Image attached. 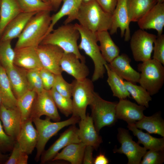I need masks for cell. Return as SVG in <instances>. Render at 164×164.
<instances>
[{
	"mask_svg": "<svg viewBox=\"0 0 164 164\" xmlns=\"http://www.w3.org/2000/svg\"><path fill=\"white\" fill-rule=\"evenodd\" d=\"M112 14L104 10L96 0L82 2L75 16L81 26L93 32L110 30Z\"/></svg>",
	"mask_w": 164,
	"mask_h": 164,
	"instance_id": "cell-1",
	"label": "cell"
},
{
	"mask_svg": "<svg viewBox=\"0 0 164 164\" xmlns=\"http://www.w3.org/2000/svg\"><path fill=\"white\" fill-rule=\"evenodd\" d=\"M50 11L38 12L29 21L18 38L15 48L37 47L46 36L51 22Z\"/></svg>",
	"mask_w": 164,
	"mask_h": 164,
	"instance_id": "cell-2",
	"label": "cell"
},
{
	"mask_svg": "<svg viewBox=\"0 0 164 164\" xmlns=\"http://www.w3.org/2000/svg\"><path fill=\"white\" fill-rule=\"evenodd\" d=\"M80 37V33L74 25L64 24L47 34L40 44L56 45L64 52L73 53L81 62H85V57L80 53L77 44Z\"/></svg>",
	"mask_w": 164,
	"mask_h": 164,
	"instance_id": "cell-3",
	"label": "cell"
},
{
	"mask_svg": "<svg viewBox=\"0 0 164 164\" xmlns=\"http://www.w3.org/2000/svg\"><path fill=\"white\" fill-rule=\"evenodd\" d=\"M74 25L80 37V42L78 45L79 50H83L93 61L94 70L91 80L95 81L104 77L106 72L104 65L107 63L103 57L97 45L96 32L88 30L79 24Z\"/></svg>",
	"mask_w": 164,
	"mask_h": 164,
	"instance_id": "cell-4",
	"label": "cell"
},
{
	"mask_svg": "<svg viewBox=\"0 0 164 164\" xmlns=\"http://www.w3.org/2000/svg\"><path fill=\"white\" fill-rule=\"evenodd\" d=\"M32 119L36 126L38 133V140L36 147V153L35 160L38 162L44 151L46 144L49 139L63 128L75 125L79 122L80 119L72 115L67 120L54 122H52L51 119L47 117L44 119L40 118H34Z\"/></svg>",
	"mask_w": 164,
	"mask_h": 164,
	"instance_id": "cell-5",
	"label": "cell"
},
{
	"mask_svg": "<svg viewBox=\"0 0 164 164\" xmlns=\"http://www.w3.org/2000/svg\"><path fill=\"white\" fill-rule=\"evenodd\" d=\"M141 72L138 83L151 96L157 93L164 82V67L157 60L150 59L138 65Z\"/></svg>",
	"mask_w": 164,
	"mask_h": 164,
	"instance_id": "cell-6",
	"label": "cell"
},
{
	"mask_svg": "<svg viewBox=\"0 0 164 164\" xmlns=\"http://www.w3.org/2000/svg\"><path fill=\"white\" fill-rule=\"evenodd\" d=\"M91 80L86 78L81 80L75 79L72 84L73 105L72 115L85 118L87 106L92 102L94 95V86Z\"/></svg>",
	"mask_w": 164,
	"mask_h": 164,
	"instance_id": "cell-7",
	"label": "cell"
},
{
	"mask_svg": "<svg viewBox=\"0 0 164 164\" xmlns=\"http://www.w3.org/2000/svg\"><path fill=\"white\" fill-rule=\"evenodd\" d=\"M116 102L103 99L95 92L93 100L90 105L91 110V116L98 133L103 127L111 126L116 121Z\"/></svg>",
	"mask_w": 164,
	"mask_h": 164,
	"instance_id": "cell-8",
	"label": "cell"
},
{
	"mask_svg": "<svg viewBox=\"0 0 164 164\" xmlns=\"http://www.w3.org/2000/svg\"><path fill=\"white\" fill-rule=\"evenodd\" d=\"M156 37L141 29L134 32L130 39V46L135 61L143 62L151 59L153 44Z\"/></svg>",
	"mask_w": 164,
	"mask_h": 164,
	"instance_id": "cell-9",
	"label": "cell"
},
{
	"mask_svg": "<svg viewBox=\"0 0 164 164\" xmlns=\"http://www.w3.org/2000/svg\"><path fill=\"white\" fill-rule=\"evenodd\" d=\"M118 130L117 138L121 146L114 149V153L125 155L128 159V164H140L147 150L133 140L128 130L119 128Z\"/></svg>",
	"mask_w": 164,
	"mask_h": 164,
	"instance_id": "cell-10",
	"label": "cell"
},
{
	"mask_svg": "<svg viewBox=\"0 0 164 164\" xmlns=\"http://www.w3.org/2000/svg\"><path fill=\"white\" fill-rule=\"evenodd\" d=\"M45 115L54 121L60 120L57 108L50 90L45 89L37 94L33 105L30 118H39Z\"/></svg>",
	"mask_w": 164,
	"mask_h": 164,
	"instance_id": "cell-11",
	"label": "cell"
},
{
	"mask_svg": "<svg viewBox=\"0 0 164 164\" xmlns=\"http://www.w3.org/2000/svg\"><path fill=\"white\" fill-rule=\"evenodd\" d=\"M36 49L43 67L55 74H61L63 71L60 62L63 50L56 45L50 44H40Z\"/></svg>",
	"mask_w": 164,
	"mask_h": 164,
	"instance_id": "cell-12",
	"label": "cell"
},
{
	"mask_svg": "<svg viewBox=\"0 0 164 164\" xmlns=\"http://www.w3.org/2000/svg\"><path fill=\"white\" fill-rule=\"evenodd\" d=\"M117 4L112 15V23L109 33L113 35L121 30V36L128 41L131 38L129 24L130 22L128 7V0H117Z\"/></svg>",
	"mask_w": 164,
	"mask_h": 164,
	"instance_id": "cell-13",
	"label": "cell"
},
{
	"mask_svg": "<svg viewBox=\"0 0 164 164\" xmlns=\"http://www.w3.org/2000/svg\"><path fill=\"white\" fill-rule=\"evenodd\" d=\"M80 142L78 135V128L75 125H71L61 134L59 138L47 150L44 151L40 159L41 163L52 161L60 150L67 145Z\"/></svg>",
	"mask_w": 164,
	"mask_h": 164,
	"instance_id": "cell-14",
	"label": "cell"
},
{
	"mask_svg": "<svg viewBox=\"0 0 164 164\" xmlns=\"http://www.w3.org/2000/svg\"><path fill=\"white\" fill-rule=\"evenodd\" d=\"M140 29H154L162 34L164 26V3H157L137 22Z\"/></svg>",
	"mask_w": 164,
	"mask_h": 164,
	"instance_id": "cell-15",
	"label": "cell"
},
{
	"mask_svg": "<svg viewBox=\"0 0 164 164\" xmlns=\"http://www.w3.org/2000/svg\"><path fill=\"white\" fill-rule=\"evenodd\" d=\"M0 119L6 134L16 141L22 125L21 115L18 107L8 108L1 103Z\"/></svg>",
	"mask_w": 164,
	"mask_h": 164,
	"instance_id": "cell-16",
	"label": "cell"
},
{
	"mask_svg": "<svg viewBox=\"0 0 164 164\" xmlns=\"http://www.w3.org/2000/svg\"><path fill=\"white\" fill-rule=\"evenodd\" d=\"M60 65L63 72H65L77 80L87 78L90 73L85 62H81L76 55L72 53L64 52Z\"/></svg>",
	"mask_w": 164,
	"mask_h": 164,
	"instance_id": "cell-17",
	"label": "cell"
},
{
	"mask_svg": "<svg viewBox=\"0 0 164 164\" xmlns=\"http://www.w3.org/2000/svg\"><path fill=\"white\" fill-rule=\"evenodd\" d=\"M144 106L138 105L126 99H119L117 103L116 115L117 119L122 120L128 124L135 123L145 116Z\"/></svg>",
	"mask_w": 164,
	"mask_h": 164,
	"instance_id": "cell-18",
	"label": "cell"
},
{
	"mask_svg": "<svg viewBox=\"0 0 164 164\" xmlns=\"http://www.w3.org/2000/svg\"><path fill=\"white\" fill-rule=\"evenodd\" d=\"M36 47L15 48L14 65L26 70H40L43 68L38 55Z\"/></svg>",
	"mask_w": 164,
	"mask_h": 164,
	"instance_id": "cell-19",
	"label": "cell"
},
{
	"mask_svg": "<svg viewBox=\"0 0 164 164\" xmlns=\"http://www.w3.org/2000/svg\"><path fill=\"white\" fill-rule=\"evenodd\" d=\"M79 125L78 135L80 142L97 149L102 142V140L96 130L91 116L87 115L85 118L80 119Z\"/></svg>",
	"mask_w": 164,
	"mask_h": 164,
	"instance_id": "cell-20",
	"label": "cell"
},
{
	"mask_svg": "<svg viewBox=\"0 0 164 164\" xmlns=\"http://www.w3.org/2000/svg\"><path fill=\"white\" fill-rule=\"evenodd\" d=\"M131 60L126 54L118 55L108 64L117 74L127 81L135 84L138 83L140 73L131 66Z\"/></svg>",
	"mask_w": 164,
	"mask_h": 164,
	"instance_id": "cell-21",
	"label": "cell"
},
{
	"mask_svg": "<svg viewBox=\"0 0 164 164\" xmlns=\"http://www.w3.org/2000/svg\"><path fill=\"white\" fill-rule=\"evenodd\" d=\"M29 118L22 123L19 134L16 139L21 149L28 155L31 154L36 147L38 140L36 129Z\"/></svg>",
	"mask_w": 164,
	"mask_h": 164,
	"instance_id": "cell-22",
	"label": "cell"
},
{
	"mask_svg": "<svg viewBox=\"0 0 164 164\" xmlns=\"http://www.w3.org/2000/svg\"><path fill=\"white\" fill-rule=\"evenodd\" d=\"M5 70L13 94L18 99L30 90L26 76L27 70L15 65Z\"/></svg>",
	"mask_w": 164,
	"mask_h": 164,
	"instance_id": "cell-23",
	"label": "cell"
},
{
	"mask_svg": "<svg viewBox=\"0 0 164 164\" xmlns=\"http://www.w3.org/2000/svg\"><path fill=\"white\" fill-rule=\"evenodd\" d=\"M36 13L21 12L19 14L5 27L2 34L1 41L11 40L18 38L29 21Z\"/></svg>",
	"mask_w": 164,
	"mask_h": 164,
	"instance_id": "cell-24",
	"label": "cell"
},
{
	"mask_svg": "<svg viewBox=\"0 0 164 164\" xmlns=\"http://www.w3.org/2000/svg\"><path fill=\"white\" fill-rule=\"evenodd\" d=\"M63 4L56 13L51 16V22L46 35L53 29L54 25L62 18L67 16L64 24L70 23L75 19V16L82 2V0H63Z\"/></svg>",
	"mask_w": 164,
	"mask_h": 164,
	"instance_id": "cell-25",
	"label": "cell"
},
{
	"mask_svg": "<svg viewBox=\"0 0 164 164\" xmlns=\"http://www.w3.org/2000/svg\"><path fill=\"white\" fill-rule=\"evenodd\" d=\"M86 146L81 142L70 144L63 148L52 161L63 160L71 164H82Z\"/></svg>",
	"mask_w": 164,
	"mask_h": 164,
	"instance_id": "cell-26",
	"label": "cell"
},
{
	"mask_svg": "<svg viewBox=\"0 0 164 164\" xmlns=\"http://www.w3.org/2000/svg\"><path fill=\"white\" fill-rule=\"evenodd\" d=\"M100 49L105 60L109 63L119 55L120 49L111 39L108 31L96 32Z\"/></svg>",
	"mask_w": 164,
	"mask_h": 164,
	"instance_id": "cell-27",
	"label": "cell"
},
{
	"mask_svg": "<svg viewBox=\"0 0 164 164\" xmlns=\"http://www.w3.org/2000/svg\"><path fill=\"white\" fill-rule=\"evenodd\" d=\"M134 125L137 128L145 130L149 134H156L164 137V121L159 112L149 116H144Z\"/></svg>",
	"mask_w": 164,
	"mask_h": 164,
	"instance_id": "cell-28",
	"label": "cell"
},
{
	"mask_svg": "<svg viewBox=\"0 0 164 164\" xmlns=\"http://www.w3.org/2000/svg\"><path fill=\"white\" fill-rule=\"evenodd\" d=\"M0 98L7 108L17 107V99L14 95L5 69L0 65Z\"/></svg>",
	"mask_w": 164,
	"mask_h": 164,
	"instance_id": "cell-29",
	"label": "cell"
},
{
	"mask_svg": "<svg viewBox=\"0 0 164 164\" xmlns=\"http://www.w3.org/2000/svg\"><path fill=\"white\" fill-rule=\"evenodd\" d=\"M127 128L138 138V143L142 144L147 150H164V137L157 138L137 128L134 123L128 124Z\"/></svg>",
	"mask_w": 164,
	"mask_h": 164,
	"instance_id": "cell-30",
	"label": "cell"
},
{
	"mask_svg": "<svg viewBox=\"0 0 164 164\" xmlns=\"http://www.w3.org/2000/svg\"><path fill=\"white\" fill-rule=\"evenodd\" d=\"M104 66L108 76L107 82L113 96L119 99L130 98V95L125 87L124 79L112 69L108 63Z\"/></svg>",
	"mask_w": 164,
	"mask_h": 164,
	"instance_id": "cell-31",
	"label": "cell"
},
{
	"mask_svg": "<svg viewBox=\"0 0 164 164\" xmlns=\"http://www.w3.org/2000/svg\"><path fill=\"white\" fill-rule=\"evenodd\" d=\"M21 11L16 0H1L0 6V36L7 25Z\"/></svg>",
	"mask_w": 164,
	"mask_h": 164,
	"instance_id": "cell-32",
	"label": "cell"
},
{
	"mask_svg": "<svg viewBox=\"0 0 164 164\" xmlns=\"http://www.w3.org/2000/svg\"><path fill=\"white\" fill-rule=\"evenodd\" d=\"M157 3V0H128L130 22H137Z\"/></svg>",
	"mask_w": 164,
	"mask_h": 164,
	"instance_id": "cell-33",
	"label": "cell"
},
{
	"mask_svg": "<svg viewBox=\"0 0 164 164\" xmlns=\"http://www.w3.org/2000/svg\"><path fill=\"white\" fill-rule=\"evenodd\" d=\"M36 95L34 91L30 90L17 99V107L21 114L22 123L30 118Z\"/></svg>",
	"mask_w": 164,
	"mask_h": 164,
	"instance_id": "cell-34",
	"label": "cell"
},
{
	"mask_svg": "<svg viewBox=\"0 0 164 164\" xmlns=\"http://www.w3.org/2000/svg\"><path fill=\"white\" fill-rule=\"evenodd\" d=\"M125 83L128 91L138 104L148 108L152 98L147 91L141 86L129 81H125Z\"/></svg>",
	"mask_w": 164,
	"mask_h": 164,
	"instance_id": "cell-35",
	"label": "cell"
},
{
	"mask_svg": "<svg viewBox=\"0 0 164 164\" xmlns=\"http://www.w3.org/2000/svg\"><path fill=\"white\" fill-rule=\"evenodd\" d=\"M21 12L25 13L38 12L53 11L50 3L42 0H16Z\"/></svg>",
	"mask_w": 164,
	"mask_h": 164,
	"instance_id": "cell-36",
	"label": "cell"
},
{
	"mask_svg": "<svg viewBox=\"0 0 164 164\" xmlns=\"http://www.w3.org/2000/svg\"><path fill=\"white\" fill-rule=\"evenodd\" d=\"M11 40L1 41L0 42V63L5 69L14 66L15 53L11 44Z\"/></svg>",
	"mask_w": 164,
	"mask_h": 164,
	"instance_id": "cell-37",
	"label": "cell"
},
{
	"mask_svg": "<svg viewBox=\"0 0 164 164\" xmlns=\"http://www.w3.org/2000/svg\"><path fill=\"white\" fill-rule=\"evenodd\" d=\"M51 95L57 108L66 117L72 114L73 105L71 98L65 97L59 93L53 87L50 90Z\"/></svg>",
	"mask_w": 164,
	"mask_h": 164,
	"instance_id": "cell-38",
	"label": "cell"
},
{
	"mask_svg": "<svg viewBox=\"0 0 164 164\" xmlns=\"http://www.w3.org/2000/svg\"><path fill=\"white\" fill-rule=\"evenodd\" d=\"M11 155L5 164H27L28 155L22 151L18 143L15 142Z\"/></svg>",
	"mask_w": 164,
	"mask_h": 164,
	"instance_id": "cell-39",
	"label": "cell"
},
{
	"mask_svg": "<svg viewBox=\"0 0 164 164\" xmlns=\"http://www.w3.org/2000/svg\"><path fill=\"white\" fill-rule=\"evenodd\" d=\"M39 70H27L26 73L27 78L30 89L34 91L37 94L40 93L44 89Z\"/></svg>",
	"mask_w": 164,
	"mask_h": 164,
	"instance_id": "cell-40",
	"label": "cell"
},
{
	"mask_svg": "<svg viewBox=\"0 0 164 164\" xmlns=\"http://www.w3.org/2000/svg\"><path fill=\"white\" fill-rule=\"evenodd\" d=\"M140 164H162L164 162V150H149L142 158Z\"/></svg>",
	"mask_w": 164,
	"mask_h": 164,
	"instance_id": "cell-41",
	"label": "cell"
},
{
	"mask_svg": "<svg viewBox=\"0 0 164 164\" xmlns=\"http://www.w3.org/2000/svg\"><path fill=\"white\" fill-rule=\"evenodd\" d=\"M62 95L68 98L72 97V84L67 82L61 74L55 75L53 87Z\"/></svg>",
	"mask_w": 164,
	"mask_h": 164,
	"instance_id": "cell-42",
	"label": "cell"
},
{
	"mask_svg": "<svg viewBox=\"0 0 164 164\" xmlns=\"http://www.w3.org/2000/svg\"><path fill=\"white\" fill-rule=\"evenodd\" d=\"M153 59L164 65V35H157L154 42Z\"/></svg>",
	"mask_w": 164,
	"mask_h": 164,
	"instance_id": "cell-43",
	"label": "cell"
},
{
	"mask_svg": "<svg viewBox=\"0 0 164 164\" xmlns=\"http://www.w3.org/2000/svg\"><path fill=\"white\" fill-rule=\"evenodd\" d=\"M15 142L6 134L0 121V151L2 152L12 150Z\"/></svg>",
	"mask_w": 164,
	"mask_h": 164,
	"instance_id": "cell-44",
	"label": "cell"
},
{
	"mask_svg": "<svg viewBox=\"0 0 164 164\" xmlns=\"http://www.w3.org/2000/svg\"><path fill=\"white\" fill-rule=\"evenodd\" d=\"M39 71L44 89L50 90L53 86L56 74L44 68L39 70Z\"/></svg>",
	"mask_w": 164,
	"mask_h": 164,
	"instance_id": "cell-45",
	"label": "cell"
},
{
	"mask_svg": "<svg viewBox=\"0 0 164 164\" xmlns=\"http://www.w3.org/2000/svg\"><path fill=\"white\" fill-rule=\"evenodd\" d=\"M96 0L104 10L111 14H113L117 4V0Z\"/></svg>",
	"mask_w": 164,
	"mask_h": 164,
	"instance_id": "cell-46",
	"label": "cell"
},
{
	"mask_svg": "<svg viewBox=\"0 0 164 164\" xmlns=\"http://www.w3.org/2000/svg\"><path fill=\"white\" fill-rule=\"evenodd\" d=\"M94 149V148L92 146L86 145L82 163L84 164H94V158L93 156V152Z\"/></svg>",
	"mask_w": 164,
	"mask_h": 164,
	"instance_id": "cell-47",
	"label": "cell"
},
{
	"mask_svg": "<svg viewBox=\"0 0 164 164\" xmlns=\"http://www.w3.org/2000/svg\"><path fill=\"white\" fill-rule=\"evenodd\" d=\"M109 161L105 155L100 153L94 159V164H108Z\"/></svg>",
	"mask_w": 164,
	"mask_h": 164,
	"instance_id": "cell-48",
	"label": "cell"
},
{
	"mask_svg": "<svg viewBox=\"0 0 164 164\" xmlns=\"http://www.w3.org/2000/svg\"><path fill=\"white\" fill-rule=\"evenodd\" d=\"M63 1V0H50V4L52 7L53 11H56Z\"/></svg>",
	"mask_w": 164,
	"mask_h": 164,
	"instance_id": "cell-49",
	"label": "cell"
},
{
	"mask_svg": "<svg viewBox=\"0 0 164 164\" xmlns=\"http://www.w3.org/2000/svg\"><path fill=\"white\" fill-rule=\"evenodd\" d=\"M9 156V155L3 154L0 151V164H5Z\"/></svg>",
	"mask_w": 164,
	"mask_h": 164,
	"instance_id": "cell-50",
	"label": "cell"
},
{
	"mask_svg": "<svg viewBox=\"0 0 164 164\" xmlns=\"http://www.w3.org/2000/svg\"><path fill=\"white\" fill-rule=\"evenodd\" d=\"M158 3H163L164 0H157Z\"/></svg>",
	"mask_w": 164,
	"mask_h": 164,
	"instance_id": "cell-51",
	"label": "cell"
},
{
	"mask_svg": "<svg viewBox=\"0 0 164 164\" xmlns=\"http://www.w3.org/2000/svg\"><path fill=\"white\" fill-rule=\"evenodd\" d=\"M42 0L43 1L45 2L50 3V0Z\"/></svg>",
	"mask_w": 164,
	"mask_h": 164,
	"instance_id": "cell-52",
	"label": "cell"
},
{
	"mask_svg": "<svg viewBox=\"0 0 164 164\" xmlns=\"http://www.w3.org/2000/svg\"><path fill=\"white\" fill-rule=\"evenodd\" d=\"M82 0V2H88V1H91V0Z\"/></svg>",
	"mask_w": 164,
	"mask_h": 164,
	"instance_id": "cell-53",
	"label": "cell"
},
{
	"mask_svg": "<svg viewBox=\"0 0 164 164\" xmlns=\"http://www.w3.org/2000/svg\"><path fill=\"white\" fill-rule=\"evenodd\" d=\"M1 103V98H0V107Z\"/></svg>",
	"mask_w": 164,
	"mask_h": 164,
	"instance_id": "cell-54",
	"label": "cell"
},
{
	"mask_svg": "<svg viewBox=\"0 0 164 164\" xmlns=\"http://www.w3.org/2000/svg\"><path fill=\"white\" fill-rule=\"evenodd\" d=\"M1 0H0V4H1Z\"/></svg>",
	"mask_w": 164,
	"mask_h": 164,
	"instance_id": "cell-55",
	"label": "cell"
}]
</instances>
